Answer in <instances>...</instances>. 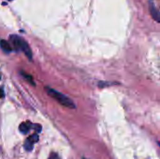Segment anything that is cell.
Here are the masks:
<instances>
[{"instance_id":"obj_1","label":"cell","mask_w":160,"mask_h":159,"mask_svg":"<svg viewBox=\"0 0 160 159\" xmlns=\"http://www.w3.org/2000/svg\"><path fill=\"white\" fill-rule=\"evenodd\" d=\"M9 41L11 43V47L12 49H14L15 51H22L23 53L26 55V57L31 60L32 59V52L31 49L28 45V43L21 37H19L18 35H11L9 36Z\"/></svg>"},{"instance_id":"obj_2","label":"cell","mask_w":160,"mask_h":159,"mask_svg":"<svg viewBox=\"0 0 160 159\" xmlns=\"http://www.w3.org/2000/svg\"><path fill=\"white\" fill-rule=\"evenodd\" d=\"M45 90L47 92V94L52 97L53 99H55L59 104H61L62 106H65L67 108H69V109H75V104L74 102L69 98L67 96L63 95L62 93L58 92L57 90L55 89H52L51 87H45Z\"/></svg>"},{"instance_id":"obj_3","label":"cell","mask_w":160,"mask_h":159,"mask_svg":"<svg viewBox=\"0 0 160 159\" xmlns=\"http://www.w3.org/2000/svg\"><path fill=\"white\" fill-rule=\"evenodd\" d=\"M149 9H150V13H151V16L153 17V19L155 21H157L158 22H160V14L158 9L157 8V7L155 6V3L150 1L149 2Z\"/></svg>"},{"instance_id":"obj_4","label":"cell","mask_w":160,"mask_h":159,"mask_svg":"<svg viewBox=\"0 0 160 159\" xmlns=\"http://www.w3.org/2000/svg\"><path fill=\"white\" fill-rule=\"evenodd\" d=\"M0 48L2 49L3 52H7V53H9L11 51H12V47L10 46V44L5 40V39H0Z\"/></svg>"},{"instance_id":"obj_5","label":"cell","mask_w":160,"mask_h":159,"mask_svg":"<svg viewBox=\"0 0 160 159\" xmlns=\"http://www.w3.org/2000/svg\"><path fill=\"white\" fill-rule=\"evenodd\" d=\"M30 126H31V123H30L29 121L24 122V123H22V124L20 125V131H21L22 133H23V134L27 133L28 130H29Z\"/></svg>"},{"instance_id":"obj_6","label":"cell","mask_w":160,"mask_h":159,"mask_svg":"<svg viewBox=\"0 0 160 159\" xmlns=\"http://www.w3.org/2000/svg\"><path fill=\"white\" fill-rule=\"evenodd\" d=\"M21 74L22 75V77L29 82V83H31L32 85H35V82H34V79H33V77L32 76H30L29 74H27V73H24V72H21Z\"/></svg>"},{"instance_id":"obj_7","label":"cell","mask_w":160,"mask_h":159,"mask_svg":"<svg viewBox=\"0 0 160 159\" xmlns=\"http://www.w3.org/2000/svg\"><path fill=\"white\" fill-rule=\"evenodd\" d=\"M33 147H34V143H32L28 139H26L25 142H24V149L26 151H32Z\"/></svg>"},{"instance_id":"obj_8","label":"cell","mask_w":160,"mask_h":159,"mask_svg":"<svg viewBox=\"0 0 160 159\" xmlns=\"http://www.w3.org/2000/svg\"><path fill=\"white\" fill-rule=\"evenodd\" d=\"M32 143H36V142H38V134H34V135H31L30 137H28L27 138Z\"/></svg>"},{"instance_id":"obj_9","label":"cell","mask_w":160,"mask_h":159,"mask_svg":"<svg viewBox=\"0 0 160 159\" xmlns=\"http://www.w3.org/2000/svg\"><path fill=\"white\" fill-rule=\"evenodd\" d=\"M49 159H60V158H59V157H58L56 154H52V155L50 157V158Z\"/></svg>"},{"instance_id":"obj_10","label":"cell","mask_w":160,"mask_h":159,"mask_svg":"<svg viewBox=\"0 0 160 159\" xmlns=\"http://www.w3.org/2000/svg\"><path fill=\"white\" fill-rule=\"evenodd\" d=\"M35 127H37L36 130H37L38 132H40V131H41V127H40L39 125H35Z\"/></svg>"},{"instance_id":"obj_11","label":"cell","mask_w":160,"mask_h":159,"mask_svg":"<svg viewBox=\"0 0 160 159\" xmlns=\"http://www.w3.org/2000/svg\"><path fill=\"white\" fill-rule=\"evenodd\" d=\"M4 96H5L4 91H3V89H2V88H0V98H3V97H4Z\"/></svg>"}]
</instances>
